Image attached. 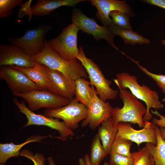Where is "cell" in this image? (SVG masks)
Wrapping results in <instances>:
<instances>
[{
	"label": "cell",
	"mask_w": 165,
	"mask_h": 165,
	"mask_svg": "<svg viewBox=\"0 0 165 165\" xmlns=\"http://www.w3.org/2000/svg\"><path fill=\"white\" fill-rule=\"evenodd\" d=\"M116 77L113 81L119 88L129 89L132 94L146 104V112L143 117L144 122L149 121L152 119V115L150 112L151 108L156 110L164 108V105L159 100L157 92L144 84L141 85L135 76L124 72L117 74Z\"/></svg>",
	"instance_id": "cell-2"
},
{
	"label": "cell",
	"mask_w": 165,
	"mask_h": 165,
	"mask_svg": "<svg viewBox=\"0 0 165 165\" xmlns=\"http://www.w3.org/2000/svg\"><path fill=\"white\" fill-rule=\"evenodd\" d=\"M79 29L73 23L64 28L57 37L48 41L50 46L64 59H77L79 53L77 36Z\"/></svg>",
	"instance_id": "cell-6"
},
{
	"label": "cell",
	"mask_w": 165,
	"mask_h": 165,
	"mask_svg": "<svg viewBox=\"0 0 165 165\" xmlns=\"http://www.w3.org/2000/svg\"><path fill=\"white\" fill-rule=\"evenodd\" d=\"M112 18V23L117 26L123 29L132 30L130 24L129 17L119 10H114L111 12L109 16Z\"/></svg>",
	"instance_id": "cell-27"
},
{
	"label": "cell",
	"mask_w": 165,
	"mask_h": 165,
	"mask_svg": "<svg viewBox=\"0 0 165 165\" xmlns=\"http://www.w3.org/2000/svg\"><path fill=\"white\" fill-rule=\"evenodd\" d=\"M132 142L121 138H116L111 147L110 152L131 157L130 147Z\"/></svg>",
	"instance_id": "cell-25"
},
{
	"label": "cell",
	"mask_w": 165,
	"mask_h": 165,
	"mask_svg": "<svg viewBox=\"0 0 165 165\" xmlns=\"http://www.w3.org/2000/svg\"><path fill=\"white\" fill-rule=\"evenodd\" d=\"M13 101L20 112L26 116L28 120L27 123L23 128L31 125L46 126L57 130L59 136L54 138L62 141H66L68 138L74 135L72 130L68 127L63 121H60L57 118L47 117L44 115L35 113L28 108L24 100L20 102L17 98H15Z\"/></svg>",
	"instance_id": "cell-5"
},
{
	"label": "cell",
	"mask_w": 165,
	"mask_h": 165,
	"mask_svg": "<svg viewBox=\"0 0 165 165\" xmlns=\"http://www.w3.org/2000/svg\"><path fill=\"white\" fill-rule=\"evenodd\" d=\"M157 138L156 145L146 143L145 147L154 159V165H165V139L162 137L160 128L155 127Z\"/></svg>",
	"instance_id": "cell-23"
},
{
	"label": "cell",
	"mask_w": 165,
	"mask_h": 165,
	"mask_svg": "<svg viewBox=\"0 0 165 165\" xmlns=\"http://www.w3.org/2000/svg\"><path fill=\"white\" fill-rule=\"evenodd\" d=\"M10 66L22 72L42 89H49L50 84L45 65L36 62L34 66L28 68L14 65Z\"/></svg>",
	"instance_id": "cell-19"
},
{
	"label": "cell",
	"mask_w": 165,
	"mask_h": 165,
	"mask_svg": "<svg viewBox=\"0 0 165 165\" xmlns=\"http://www.w3.org/2000/svg\"><path fill=\"white\" fill-rule=\"evenodd\" d=\"M151 112L152 114L158 116L160 118L159 119L153 118L152 120V123L158 127L165 128V116L161 114L157 110H155L154 111L152 110Z\"/></svg>",
	"instance_id": "cell-32"
},
{
	"label": "cell",
	"mask_w": 165,
	"mask_h": 165,
	"mask_svg": "<svg viewBox=\"0 0 165 165\" xmlns=\"http://www.w3.org/2000/svg\"><path fill=\"white\" fill-rule=\"evenodd\" d=\"M144 122V126L139 130L134 129L129 123H118L116 139L128 140L135 142L138 146L143 142L150 143L156 145V125L149 121Z\"/></svg>",
	"instance_id": "cell-11"
},
{
	"label": "cell",
	"mask_w": 165,
	"mask_h": 165,
	"mask_svg": "<svg viewBox=\"0 0 165 165\" xmlns=\"http://www.w3.org/2000/svg\"><path fill=\"white\" fill-rule=\"evenodd\" d=\"M131 157L134 160L133 165H155L153 157L145 147L131 153Z\"/></svg>",
	"instance_id": "cell-26"
},
{
	"label": "cell",
	"mask_w": 165,
	"mask_h": 165,
	"mask_svg": "<svg viewBox=\"0 0 165 165\" xmlns=\"http://www.w3.org/2000/svg\"><path fill=\"white\" fill-rule=\"evenodd\" d=\"M128 57L138 66L139 68L146 75L152 79L161 89L165 96V75L157 74L149 71L146 68L141 65L138 61H136L129 57Z\"/></svg>",
	"instance_id": "cell-28"
},
{
	"label": "cell",
	"mask_w": 165,
	"mask_h": 165,
	"mask_svg": "<svg viewBox=\"0 0 165 165\" xmlns=\"http://www.w3.org/2000/svg\"><path fill=\"white\" fill-rule=\"evenodd\" d=\"M86 165H92L90 161L89 156L87 154H86L84 157Z\"/></svg>",
	"instance_id": "cell-35"
},
{
	"label": "cell",
	"mask_w": 165,
	"mask_h": 165,
	"mask_svg": "<svg viewBox=\"0 0 165 165\" xmlns=\"http://www.w3.org/2000/svg\"><path fill=\"white\" fill-rule=\"evenodd\" d=\"M13 95L23 98L27 103L28 108L32 112L43 108H59L68 105L71 101L46 90H35L25 94Z\"/></svg>",
	"instance_id": "cell-7"
},
{
	"label": "cell",
	"mask_w": 165,
	"mask_h": 165,
	"mask_svg": "<svg viewBox=\"0 0 165 165\" xmlns=\"http://www.w3.org/2000/svg\"><path fill=\"white\" fill-rule=\"evenodd\" d=\"M33 56L18 47L10 44L0 45V66L14 65L23 68L32 67L35 64Z\"/></svg>",
	"instance_id": "cell-15"
},
{
	"label": "cell",
	"mask_w": 165,
	"mask_h": 165,
	"mask_svg": "<svg viewBox=\"0 0 165 165\" xmlns=\"http://www.w3.org/2000/svg\"><path fill=\"white\" fill-rule=\"evenodd\" d=\"M109 154L110 165H133L134 160L131 157L112 152Z\"/></svg>",
	"instance_id": "cell-30"
},
{
	"label": "cell",
	"mask_w": 165,
	"mask_h": 165,
	"mask_svg": "<svg viewBox=\"0 0 165 165\" xmlns=\"http://www.w3.org/2000/svg\"><path fill=\"white\" fill-rule=\"evenodd\" d=\"M160 132L162 137L165 139V128L160 127Z\"/></svg>",
	"instance_id": "cell-36"
},
{
	"label": "cell",
	"mask_w": 165,
	"mask_h": 165,
	"mask_svg": "<svg viewBox=\"0 0 165 165\" xmlns=\"http://www.w3.org/2000/svg\"><path fill=\"white\" fill-rule=\"evenodd\" d=\"M47 160L48 162L49 165H56L53 159L51 157H48Z\"/></svg>",
	"instance_id": "cell-34"
},
{
	"label": "cell",
	"mask_w": 165,
	"mask_h": 165,
	"mask_svg": "<svg viewBox=\"0 0 165 165\" xmlns=\"http://www.w3.org/2000/svg\"><path fill=\"white\" fill-rule=\"evenodd\" d=\"M72 23L83 32L92 35L97 41L104 39L117 50H120L115 44V35L111 33L108 27L98 25L93 18L88 17L79 9L74 8L71 16Z\"/></svg>",
	"instance_id": "cell-10"
},
{
	"label": "cell",
	"mask_w": 165,
	"mask_h": 165,
	"mask_svg": "<svg viewBox=\"0 0 165 165\" xmlns=\"http://www.w3.org/2000/svg\"><path fill=\"white\" fill-rule=\"evenodd\" d=\"M118 123L111 117L102 123L98 128L97 134L108 154L110 153L112 146L116 139Z\"/></svg>",
	"instance_id": "cell-20"
},
{
	"label": "cell",
	"mask_w": 165,
	"mask_h": 165,
	"mask_svg": "<svg viewBox=\"0 0 165 165\" xmlns=\"http://www.w3.org/2000/svg\"><path fill=\"white\" fill-rule=\"evenodd\" d=\"M51 135L42 136L40 135H33L28 138L24 142L15 144L13 142L10 143L0 144V165H4L10 158L16 157L20 155V150L26 145L32 142H41L43 139Z\"/></svg>",
	"instance_id": "cell-18"
},
{
	"label": "cell",
	"mask_w": 165,
	"mask_h": 165,
	"mask_svg": "<svg viewBox=\"0 0 165 165\" xmlns=\"http://www.w3.org/2000/svg\"><path fill=\"white\" fill-rule=\"evenodd\" d=\"M144 1L148 4L155 5L165 9V0H146Z\"/></svg>",
	"instance_id": "cell-33"
},
{
	"label": "cell",
	"mask_w": 165,
	"mask_h": 165,
	"mask_svg": "<svg viewBox=\"0 0 165 165\" xmlns=\"http://www.w3.org/2000/svg\"><path fill=\"white\" fill-rule=\"evenodd\" d=\"M103 165H110L109 163H108L107 162H105Z\"/></svg>",
	"instance_id": "cell-39"
},
{
	"label": "cell",
	"mask_w": 165,
	"mask_h": 165,
	"mask_svg": "<svg viewBox=\"0 0 165 165\" xmlns=\"http://www.w3.org/2000/svg\"><path fill=\"white\" fill-rule=\"evenodd\" d=\"M79 165H86L84 158H80L79 159Z\"/></svg>",
	"instance_id": "cell-37"
},
{
	"label": "cell",
	"mask_w": 165,
	"mask_h": 165,
	"mask_svg": "<svg viewBox=\"0 0 165 165\" xmlns=\"http://www.w3.org/2000/svg\"><path fill=\"white\" fill-rule=\"evenodd\" d=\"M22 2V0H0V17L9 16L12 13V9L20 5Z\"/></svg>",
	"instance_id": "cell-29"
},
{
	"label": "cell",
	"mask_w": 165,
	"mask_h": 165,
	"mask_svg": "<svg viewBox=\"0 0 165 165\" xmlns=\"http://www.w3.org/2000/svg\"><path fill=\"white\" fill-rule=\"evenodd\" d=\"M119 89V97L123 106L122 108H113L112 117L117 123L137 124L140 128H143L145 125L143 117L146 113V108L127 89Z\"/></svg>",
	"instance_id": "cell-3"
},
{
	"label": "cell",
	"mask_w": 165,
	"mask_h": 165,
	"mask_svg": "<svg viewBox=\"0 0 165 165\" xmlns=\"http://www.w3.org/2000/svg\"><path fill=\"white\" fill-rule=\"evenodd\" d=\"M45 68L50 84L48 90L70 100L73 99L75 87V80L60 72L51 69L46 66Z\"/></svg>",
	"instance_id": "cell-16"
},
{
	"label": "cell",
	"mask_w": 165,
	"mask_h": 165,
	"mask_svg": "<svg viewBox=\"0 0 165 165\" xmlns=\"http://www.w3.org/2000/svg\"><path fill=\"white\" fill-rule=\"evenodd\" d=\"M87 108V116L81 123L82 127L88 126L91 129L95 130L102 123L112 117L113 108L108 102L100 99L96 90Z\"/></svg>",
	"instance_id": "cell-13"
},
{
	"label": "cell",
	"mask_w": 165,
	"mask_h": 165,
	"mask_svg": "<svg viewBox=\"0 0 165 165\" xmlns=\"http://www.w3.org/2000/svg\"><path fill=\"white\" fill-rule=\"evenodd\" d=\"M75 98L87 108L93 97L95 89L84 78L78 79L75 80Z\"/></svg>",
	"instance_id": "cell-21"
},
{
	"label": "cell",
	"mask_w": 165,
	"mask_h": 165,
	"mask_svg": "<svg viewBox=\"0 0 165 165\" xmlns=\"http://www.w3.org/2000/svg\"><path fill=\"white\" fill-rule=\"evenodd\" d=\"M110 32L115 35L120 36L126 44L134 45L136 44L142 45L150 43L149 40L132 30L120 28L113 23L108 27Z\"/></svg>",
	"instance_id": "cell-22"
},
{
	"label": "cell",
	"mask_w": 165,
	"mask_h": 165,
	"mask_svg": "<svg viewBox=\"0 0 165 165\" xmlns=\"http://www.w3.org/2000/svg\"><path fill=\"white\" fill-rule=\"evenodd\" d=\"M87 111L86 106L74 98L65 106L55 109L46 108L43 115L62 119L67 127L72 130L77 128L79 122L86 118Z\"/></svg>",
	"instance_id": "cell-9"
},
{
	"label": "cell",
	"mask_w": 165,
	"mask_h": 165,
	"mask_svg": "<svg viewBox=\"0 0 165 165\" xmlns=\"http://www.w3.org/2000/svg\"><path fill=\"white\" fill-rule=\"evenodd\" d=\"M33 58L35 62L60 72L74 80L88 77L86 71L79 60L69 61L64 59L50 46L46 39L42 50L33 56Z\"/></svg>",
	"instance_id": "cell-1"
},
{
	"label": "cell",
	"mask_w": 165,
	"mask_h": 165,
	"mask_svg": "<svg viewBox=\"0 0 165 165\" xmlns=\"http://www.w3.org/2000/svg\"><path fill=\"white\" fill-rule=\"evenodd\" d=\"M161 43L163 45H165V40H162L161 41Z\"/></svg>",
	"instance_id": "cell-38"
},
{
	"label": "cell",
	"mask_w": 165,
	"mask_h": 165,
	"mask_svg": "<svg viewBox=\"0 0 165 165\" xmlns=\"http://www.w3.org/2000/svg\"><path fill=\"white\" fill-rule=\"evenodd\" d=\"M77 58L85 68L90 84L95 87L100 99L104 101L115 99L119 93L118 90L111 87V81L105 78L98 66L92 60L86 56L81 46H79Z\"/></svg>",
	"instance_id": "cell-4"
},
{
	"label": "cell",
	"mask_w": 165,
	"mask_h": 165,
	"mask_svg": "<svg viewBox=\"0 0 165 165\" xmlns=\"http://www.w3.org/2000/svg\"><path fill=\"white\" fill-rule=\"evenodd\" d=\"M20 155L31 160L34 165H45L46 158L42 153H36L34 155L31 151L27 149H24L20 152Z\"/></svg>",
	"instance_id": "cell-31"
},
{
	"label": "cell",
	"mask_w": 165,
	"mask_h": 165,
	"mask_svg": "<svg viewBox=\"0 0 165 165\" xmlns=\"http://www.w3.org/2000/svg\"><path fill=\"white\" fill-rule=\"evenodd\" d=\"M52 27L50 26L41 25L28 30L19 38L9 37L11 44L19 47L26 53L34 56L40 53L44 46L45 37Z\"/></svg>",
	"instance_id": "cell-8"
},
{
	"label": "cell",
	"mask_w": 165,
	"mask_h": 165,
	"mask_svg": "<svg viewBox=\"0 0 165 165\" xmlns=\"http://www.w3.org/2000/svg\"><path fill=\"white\" fill-rule=\"evenodd\" d=\"M98 134L94 137L91 144L89 158L92 165H99L107 156Z\"/></svg>",
	"instance_id": "cell-24"
},
{
	"label": "cell",
	"mask_w": 165,
	"mask_h": 165,
	"mask_svg": "<svg viewBox=\"0 0 165 165\" xmlns=\"http://www.w3.org/2000/svg\"><path fill=\"white\" fill-rule=\"evenodd\" d=\"M0 79L6 82L13 94H25L35 90H43L22 72L10 66L0 67Z\"/></svg>",
	"instance_id": "cell-12"
},
{
	"label": "cell",
	"mask_w": 165,
	"mask_h": 165,
	"mask_svg": "<svg viewBox=\"0 0 165 165\" xmlns=\"http://www.w3.org/2000/svg\"><path fill=\"white\" fill-rule=\"evenodd\" d=\"M85 0H38L31 8V14L36 16H43L55 9L63 6L74 7Z\"/></svg>",
	"instance_id": "cell-17"
},
{
	"label": "cell",
	"mask_w": 165,
	"mask_h": 165,
	"mask_svg": "<svg viewBox=\"0 0 165 165\" xmlns=\"http://www.w3.org/2000/svg\"><path fill=\"white\" fill-rule=\"evenodd\" d=\"M91 4L97 10L96 17L103 25L108 27L112 23L109 17L111 12L114 10L120 11L129 17L134 16L135 14L132 9L125 0H90Z\"/></svg>",
	"instance_id": "cell-14"
}]
</instances>
